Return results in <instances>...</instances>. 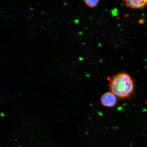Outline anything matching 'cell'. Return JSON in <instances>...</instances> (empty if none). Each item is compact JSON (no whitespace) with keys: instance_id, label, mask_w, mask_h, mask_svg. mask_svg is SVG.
<instances>
[{"instance_id":"obj_4","label":"cell","mask_w":147,"mask_h":147,"mask_svg":"<svg viewBox=\"0 0 147 147\" xmlns=\"http://www.w3.org/2000/svg\"><path fill=\"white\" fill-rule=\"evenodd\" d=\"M84 3L87 5L88 6L91 8H95L97 6L99 2L98 0H92V1H84Z\"/></svg>"},{"instance_id":"obj_1","label":"cell","mask_w":147,"mask_h":147,"mask_svg":"<svg viewBox=\"0 0 147 147\" xmlns=\"http://www.w3.org/2000/svg\"><path fill=\"white\" fill-rule=\"evenodd\" d=\"M110 91L121 100L128 99L133 94L135 85L134 80L128 74L122 72L109 78Z\"/></svg>"},{"instance_id":"obj_3","label":"cell","mask_w":147,"mask_h":147,"mask_svg":"<svg viewBox=\"0 0 147 147\" xmlns=\"http://www.w3.org/2000/svg\"><path fill=\"white\" fill-rule=\"evenodd\" d=\"M123 2L127 8L133 9H142L143 7H147V1L125 0Z\"/></svg>"},{"instance_id":"obj_2","label":"cell","mask_w":147,"mask_h":147,"mask_svg":"<svg viewBox=\"0 0 147 147\" xmlns=\"http://www.w3.org/2000/svg\"><path fill=\"white\" fill-rule=\"evenodd\" d=\"M101 104L105 107H112L117 103V97L111 91L104 94L100 98Z\"/></svg>"},{"instance_id":"obj_5","label":"cell","mask_w":147,"mask_h":147,"mask_svg":"<svg viewBox=\"0 0 147 147\" xmlns=\"http://www.w3.org/2000/svg\"><path fill=\"white\" fill-rule=\"evenodd\" d=\"M63 4H64V5H67V3H63Z\"/></svg>"},{"instance_id":"obj_6","label":"cell","mask_w":147,"mask_h":147,"mask_svg":"<svg viewBox=\"0 0 147 147\" xmlns=\"http://www.w3.org/2000/svg\"><path fill=\"white\" fill-rule=\"evenodd\" d=\"M30 9H32V10H33V9L32 8H31Z\"/></svg>"}]
</instances>
